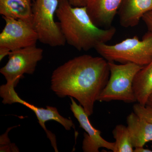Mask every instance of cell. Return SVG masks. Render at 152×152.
<instances>
[{
    "label": "cell",
    "instance_id": "19",
    "mask_svg": "<svg viewBox=\"0 0 152 152\" xmlns=\"http://www.w3.org/2000/svg\"><path fill=\"white\" fill-rule=\"evenodd\" d=\"M134 152H152V150L145 148L144 147H137L134 148Z\"/></svg>",
    "mask_w": 152,
    "mask_h": 152
},
{
    "label": "cell",
    "instance_id": "18",
    "mask_svg": "<svg viewBox=\"0 0 152 152\" xmlns=\"http://www.w3.org/2000/svg\"><path fill=\"white\" fill-rule=\"evenodd\" d=\"M67 1L69 2L74 7H83L84 5L82 0H59V1Z\"/></svg>",
    "mask_w": 152,
    "mask_h": 152
},
{
    "label": "cell",
    "instance_id": "16",
    "mask_svg": "<svg viewBox=\"0 0 152 152\" xmlns=\"http://www.w3.org/2000/svg\"><path fill=\"white\" fill-rule=\"evenodd\" d=\"M133 110L134 112L137 115L143 118L152 124V108L137 103L133 106Z\"/></svg>",
    "mask_w": 152,
    "mask_h": 152
},
{
    "label": "cell",
    "instance_id": "9",
    "mask_svg": "<svg viewBox=\"0 0 152 152\" xmlns=\"http://www.w3.org/2000/svg\"><path fill=\"white\" fill-rule=\"evenodd\" d=\"M70 110L80 124V127L86 132L84 134L82 148L85 152H99L101 148H105L113 152L115 142L106 140L101 135V132L95 129L91 124L89 116L80 104L76 103L74 98L70 97Z\"/></svg>",
    "mask_w": 152,
    "mask_h": 152
},
{
    "label": "cell",
    "instance_id": "2",
    "mask_svg": "<svg viewBox=\"0 0 152 152\" xmlns=\"http://www.w3.org/2000/svg\"><path fill=\"white\" fill-rule=\"evenodd\" d=\"M66 42L79 51L94 49L113 38L114 27H99L93 23L86 6L74 7L68 1H60L56 13Z\"/></svg>",
    "mask_w": 152,
    "mask_h": 152
},
{
    "label": "cell",
    "instance_id": "14",
    "mask_svg": "<svg viewBox=\"0 0 152 152\" xmlns=\"http://www.w3.org/2000/svg\"><path fill=\"white\" fill-rule=\"evenodd\" d=\"M133 90L138 103L145 106L148 98L152 93V61L136 74Z\"/></svg>",
    "mask_w": 152,
    "mask_h": 152
},
{
    "label": "cell",
    "instance_id": "3",
    "mask_svg": "<svg viewBox=\"0 0 152 152\" xmlns=\"http://www.w3.org/2000/svg\"><path fill=\"white\" fill-rule=\"evenodd\" d=\"M95 49L108 61L144 66L152 61V31H148L142 40L135 36L114 45L101 44Z\"/></svg>",
    "mask_w": 152,
    "mask_h": 152
},
{
    "label": "cell",
    "instance_id": "1",
    "mask_svg": "<svg viewBox=\"0 0 152 152\" xmlns=\"http://www.w3.org/2000/svg\"><path fill=\"white\" fill-rule=\"evenodd\" d=\"M108 62L102 57H76L53 72L51 88L60 98L76 99L87 115L94 113L95 102L110 77Z\"/></svg>",
    "mask_w": 152,
    "mask_h": 152
},
{
    "label": "cell",
    "instance_id": "21",
    "mask_svg": "<svg viewBox=\"0 0 152 152\" xmlns=\"http://www.w3.org/2000/svg\"><path fill=\"white\" fill-rule=\"evenodd\" d=\"M82 1H83V3L84 5L86 6L92 0H82Z\"/></svg>",
    "mask_w": 152,
    "mask_h": 152
},
{
    "label": "cell",
    "instance_id": "20",
    "mask_svg": "<svg viewBox=\"0 0 152 152\" xmlns=\"http://www.w3.org/2000/svg\"><path fill=\"white\" fill-rule=\"evenodd\" d=\"M145 105L152 108V93L148 98Z\"/></svg>",
    "mask_w": 152,
    "mask_h": 152
},
{
    "label": "cell",
    "instance_id": "11",
    "mask_svg": "<svg viewBox=\"0 0 152 152\" xmlns=\"http://www.w3.org/2000/svg\"><path fill=\"white\" fill-rule=\"evenodd\" d=\"M151 10L152 0H122L118 13L120 25L126 28L136 26Z\"/></svg>",
    "mask_w": 152,
    "mask_h": 152
},
{
    "label": "cell",
    "instance_id": "22",
    "mask_svg": "<svg viewBox=\"0 0 152 152\" xmlns=\"http://www.w3.org/2000/svg\"><path fill=\"white\" fill-rule=\"evenodd\" d=\"M151 150H152V145H151Z\"/></svg>",
    "mask_w": 152,
    "mask_h": 152
},
{
    "label": "cell",
    "instance_id": "12",
    "mask_svg": "<svg viewBox=\"0 0 152 152\" xmlns=\"http://www.w3.org/2000/svg\"><path fill=\"white\" fill-rule=\"evenodd\" d=\"M126 122L134 148L144 147L152 141V124L134 112L127 117Z\"/></svg>",
    "mask_w": 152,
    "mask_h": 152
},
{
    "label": "cell",
    "instance_id": "8",
    "mask_svg": "<svg viewBox=\"0 0 152 152\" xmlns=\"http://www.w3.org/2000/svg\"><path fill=\"white\" fill-rule=\"evenodd\" d=\"M3 18L5 22V26L0 34V50L11 52L36 46L39 38L31 23Z\"/></svg>",
    "mask_w": 152,
    "mask_h": 152
},
{
    "label": "cell",
    "instance_id": "13",
    "mask_svg": "<svg viewBox=\"0 0 152 152\" xmlns=\"http://www.w3.org/2000/svg\"><path fill=\"white\" fill-rule=\"evenodd\" d=\"M0 14L4 18L32 23L33 6L31 0H0Z\"/></svg>",
    "mask_w": 152,
    "mask_h": 152
},
{
    "label": "cell",
    "instance_id": "4",
    "mask_svg": "<svg viewBox=\"0 0 152 152\" xmlns=\"http://www.w3.org/2000/svg\"><path fill=\"white\" fill-rule=\"evenodd\" d=\"M108 62L110 77L97 101L135 102L137 99L133 90V82L136 74L143 66L132 63L118 64L114 62Z\"/></svg>",
    "mask_w": 152,
    "mask_h": 152
},
{
    "label": "cell",
    "instance_id": "10",
    "mask_svg": "<svg viewBox=\"0 0 152 152\" xmlns=\"http://www.w3.org/2000/svg\"><path fill=\"white\" fill-rule=\"evenodd\" d=\"M122 0H92L86 7L93 23L102 28L111 27Z\"/></svg>",
    "mask_w": 152,
    "mask_h": 152
},
{
    "label": "cell",
    "instance_id": "6",
    "mask_svg": "<svg viewBox=\"0 0 152 152\" xmlns=\"http://www.w3.org/2000/svg\"><path fill=\"white\" fill-rule=\"evenodd\" d=\"M15 85L8 83L0 87V96L3 99L2 102L4 104H12L14 103L22 104L34 112L37 118L39 124L45 132L47 137L50 140L55 151H58L56 136L47 129L46 123L50 121H55L61 125L66 130L70 131L72 128L75 129L73 122L70 119L67 118L61 115L56 108L55 107L48 106L46 109L39 107L22 99L15 91Z\"/></svg>",
    "mask_w": 152,
    "mask_h": 152
},
{
    "label": "cell",
    "instance_id": "15",
    "mask_svg": "<svg viewBox=\"0 0 152 152\" xmlns=\"http://www.w3.org/2000/svg\"><path fill=\"white\" fill-rule=\"evenodd\" d=\"M115 140L114 152H134L129 132L127 127L122 124L117 125L113 131Z\"/></svg>",
    "mask_w": 152,
    "mask_h": 152
},
{
    "label": "cell",
    "instance_id": "17",
    "mask_svg": "<svg viewBox=\"0 0 152 152\" xmlns=\"http://www.w3.org/2000/svg\"><path fill=\"white\" fill-rule=\"evenodd\" d=\"M142 20L146 26L148 31H152V10L145 14Z\"/></svg>",
    "mask_w": 152,
    "mask_h": 152
},
{
    "label": "cell",
    "instance_id": "7",
    "mask_svg": "<svg viewBox=\"0 0 152 152\" xmlns=\"http://www.w3.org/2000/svg\"><path fill=\"white\" fill-rule=\"evenodd\" d=\"M43 50L33 46L12 51L7 64L1 68L0 73L7 83L16 87L24 74L33 75L38 62L43 57Z\"/></svg>",
    "mask_w": 152,
    "mask_h": 152
},
{
    "label": "cell",
    "instance_id": "5",
    "mask_svg": "<svg viewBox=\"0 0 152 152\" xmlns=\"http://www.w3.org/2000/svg\"><path fill=\"white\" fill-rule=\"evenodd\" d=\"M59 0H36L33 6L32 25L39 41L52 47L62 46L66 42L59 24L55 20Z\"/></svg>",
    "mask_w": 152,
    "mask_h": 152
}]
</instances>
